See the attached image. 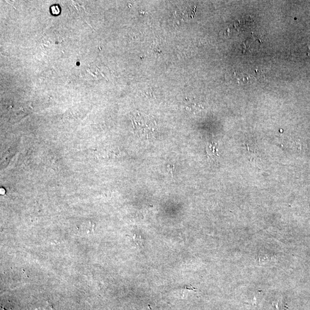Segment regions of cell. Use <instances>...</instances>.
Wrapping results in <instances>:
<instances>
[{
    "label": "cell",
    "instance_id": "cell-5",
    "mask_svg": "<svg viewBox=\"0 0 310 310\" xmlns=\"http://www.w3.org/2000/svg\"><path fill=\"white\" fill-rule=\"evenodd\" d=\"M274 307L276 308V310H285L284 304L280 300H279L278 303L274 305Z\"/></svg>",
    "mask_w": 310,
    "mask_h": 310
},
{
    "label": "cell",
    "instance_id": "cell-1",
    "mask_svg": "<svg viewBox=\"0 0 310 310\" xmlns=\"http://www.w3.org/2000/svg\"><path fill=\"white\" fill-rule=\"evenodd\" d=\"M132 121L135 131H138L140 133L143 132L145 135L154 133L155 124L146 115L145 116L141 113H136L133 117Z\"/></svg>",
    "mask_w": 310,
    "mask_h": 310
},
{
    "label": "cell",
    "instance_id": "cell-3",
    "mask_svg": "<svg viewBox=\"0 0 310 310\" xmlns=\"http://www.w3.org/2000/svg\"><path fill=\"white\" fill-rule=\"evenodd\" d=\"M206 152H207V155L210 158L213 159L214 157L215 158V157L218 156L217 150L216 149V146L214 145H212V144L209 145L208 148H207Z\"/></svg>",
    "mask_w": 310,
    "mask_h": 310
},
{
    "label": "cell",
    "instance_id": "cell-2",
    "mask_svg": "<svg viewBox=\"0 0 310 310\" xmlns=\"http://www.w3.org/2000/svg\"><path fill=\"white\" fill-rule=\"evenodd\" d=\"M232 82L239 86H245L253 84L256 81L253 75L243 71H234L232 74Z\"/></svg>",
    "mask_w": 310,
    "mask_h": 310
},
{
    "label": "cell",
    "instance_id": "cell-4",
    "mask_svg": "<svg viewBox=\"0 0 310 310\" xmlns=\"http://www.w3.org/2000/svg\"><path fill=\"white\" fill-rule=\"evenodd\" d=\"M133 242H135V244L137 246L140 247V248L144 246V240L143 239V237H141V236L135 234H134V236L133 237Z\"/></svg>",
    "mask_w": 310,
    "mask_h": 310
}]
</instances>
